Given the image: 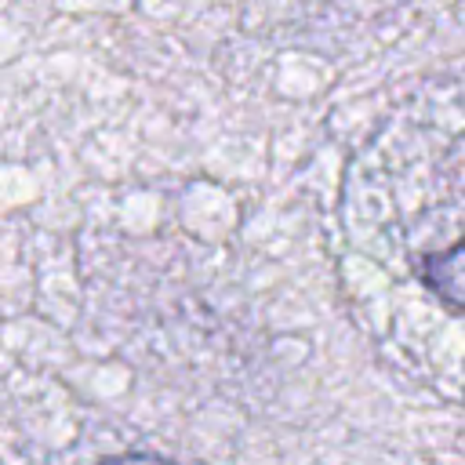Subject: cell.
<instances>
[{"mask_svg":"<svg viewBox=\"0 0 465 465\" xmlns=\"http://www.w3.org/2000/svg\"><path fill=\"white\" fill-rule=\"evenodd\" d=\"M418 272H421V283L440 302H447L458 312H465V236H458L454 243L425 254Z\"/></svg>","mask_w":465,"mask_h":465,"instance_id":"cell-1","label":"cell"},{"mask_svg":"<svg viewBox=\"0 0 465 465\" xmlns=\"http://www.w3.org/2000/svg\"><path fill=\"white\" fill-rule=\"evenodd\" d=\"M94 465H178L163 454H153V450H127V454H116V458H102Z\"/></svg>","mask_w":465,"mask_h":465,"instance_id":"cell-2","label":"cell"}]
</instances>
